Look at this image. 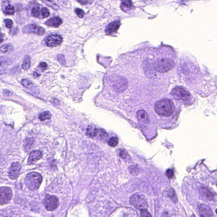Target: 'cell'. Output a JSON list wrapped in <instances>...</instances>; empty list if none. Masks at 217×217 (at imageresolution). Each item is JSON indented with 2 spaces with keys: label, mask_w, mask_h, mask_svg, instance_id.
I'll use <instances>...</instances> for the list:
<instances>
[{
  "label": "cell",
  "mask_w": 217,
  "mask_h": 217,
  "mask_svg": "<svg viewBox=\"0 0 217 217\" xmlns=\"http://www.w3.org/2000/svg\"><path fill=\"white\" fill-rule=\"evenodd\" d=\"M63 41L62 36L59 35H50L46 41V44L49 47H54L60 46Z\"/></svg>",
  "instance_id": "obj_10"
},
{
  "label": "cell",
  "mask_w": 217,
  "mask_h": 217,
  "mask_svg": "<svg viewBox=\"0 0 217 217\" xmlns=\"http://www.w3.org/2000/svg\"><path fill=\"white\" fill-rule=\"evenodd\" d=\"M130 202L132 205L141 210L147 208V203L144 197L140 195H134L131 198Z\"/></svg>",
  "instance_id": "obj_7"
},
{
  "label": "cell",
  "mask_w": 217,
  "mask_h": 217,
  "mask_svg": "<svg viewBox=\"0 0 217 217\" xmlns=\"http://www.w3.org/2000/svg\"><path fill=\"white\" fill-rule=\"evenodd\" d=\"M52 102L56 104H59L60 103V101L55 98H53L52 100Z\"/></svg>",
  "instance_id": "obj_38"
},
{
  "label": "cell",
  "mask_w": 217,
  "mask_h": 217,
  "mask_svg": "<svg viewBox=\"0 0 217 217\" xmlns=\"http://www.w3.org/2000/svg\"><path fill=\"white\" fill-rule=\"evenodd\" d=\"M21 165L18 162L13 163L9 170V176L11 179L15 180L18 176L21 170Z\"/></svg>",
  "instance_id": "obj_12"
},
{
  "label": "cell",
  "mask_w": 217,
  "mask_h": 217,
  "mask_svg": "<svg viewBox=\"0 0 217 217\" xmlns=\"http://www.w3.org/2000/svg\"><path fill=\"white\" fill-rule=\"evenodd\" d=\"M22 30L24 33H33L39 35H42L45 33V30L43 27L35 24L27 25L23 27Z\"/></svg>",
  "instance_id": "obj_8"
},
{
  "label": "cell",
  "mask_w": 217,
  "mask_h": 217,
  "mask_svg": "<svg viewBox=\"0 0 217 217\" xmlns=\"http://www.w3.org/2000/svg\"><path fill=\"white\" fill-rule=\"evenodd\" d=\"M34 75L35 76V77H39V76H40V74H38V73H37V72H34Z\"/></svg>",
  "instance_id": "obj_39"
},
{
  "label": "cell",
  "mask_w": 217,
  "mask_h": 217,
  "mask_svg": "<svg viewBox=\"0 0 217 217\" xmlns=\"http://www.w3.org/2000/svg\"><path fill=\"white\" fill-rule=\"evenodd\" d=\"M87 135L92 138L98 137L99 138L104 139L107 137V134L104 131L92 127H89L87 128Z\"/></svg>",
  "instance_id": "obj_11"
},
{
  "label": "cell",
  "mask_w": 217,
  "mask_h": 217,
  "mask_svg": "<svg viewBox=\"0 0 217 217\" xmlns=\"http://www.w3.org/2000/svg\"><path fill=\"white\" fill-rule=\"evenodd\" d=\"M63 20L59 17H54L45 22V25L48 27L57 28L63 24Z\"/></svg>",
  "instance_id": "obj_15"
},
{
  "label": "cell",
  "mask_w": 217,
  "mask_h": 217,
  "mask_svg": "<svg viewBox=\"0 0 217 217\" xmlns=\"http://www.w3.org/2000/svg\"><path fill=\"white\" fill-rule=\"evenodd\" d=\"M141 215L143 217L151 216V215L149 213L146 211L145 210H142Z\"/></svg>",
  "instance_id": "obj_34"
},
{
  "label": "cell",
  "mask_w": 217,
  "mask_h": 217,
  "mask_svg": "<svg viewBox=\"0 0 217 217\" xmlns=\"http://www.w3.org/2000/svg\"><path fill=\"white\" fill-rule=\"evenodd\" d=\"M41 13L44 18H46L50 16V12L49 10L46 7H44L41 9Z\"/></svg>",
  "instance_id": "obj_28"
},
{
  "label": "cell",
  "mask_w": 217,
  "mask_h": 217,
  "mask_svg": "<svg viewBox=\"0 0 217 217\" xmlns=\"http://www.w3.org/2000/svg\"><path fill=\"white\" fill-rule=\"evenodd\" d=\"M39 118L41 121L48 120L51 119L52 114L49 111H45L40 114Z\"/></svg>",
  "instance_id": "obj_21"
},
{
  "label": "cell",
  "mask_w": 217,
  "mask_h": 217,
  "mask_svg": "<svg viewBox=\"0 0 217 217\" xmlns=\"http://www.w3.org/2000/svg\"><path fill=\"white\" fill-rule=\"evenodd\" d=\"M43 178L42 176L38 173L30 172L25 178V183L29 189L32 191L38 190L42 183Z\"/></svg>",
  "instance_id": "obj_3"
},
{
  "label": "cell",
  "mask_w": 217,
  "mask_h": 217,
  "mask_svg": "<svg viewBox=\"0 0 217 217\" xmlns=\"http://www.w3.org/2000/svg\"><path fill=\"white\" fill-rule=\"evenodd\" d=\"M199 212L201 217H212L213 216L211 210L208 206L204 204L199 206Z\"/></svg>",
  "instance_id": "obj_14"
},
{
  "label": "cell",
  "mask_w": 217,
  "mask_h": 217,
  "mask_svg": "<svg viewBox=\"0 0 217 217\" xmlns=\"http://www.w3.org/2000/svg\"><path fill=\"white\" fill-rule=\"evenodd\" d=\"M171 95L186 104L191 103L192 97L190 92L182 87H176L171 91Z\"/></svg>",
  "instance_id": "obj_4"
},
{
  "label": "cell",
  "mask_w": 217,
  "mask_h": 217,
  "mask_svg": "<svg viewBox=\"0 0 217 217\" xmlns=\"http://www.w3.org/2000/svg\"><path fill=\"white\" fill-rule=\"evenodd\" d=\"M170 197L174 201V202H176L177 201V198L176 196L175 193L174 191L172 189H170L169 192Z\"/></svg>",
  "instance_id": "obj_31"
},
{
  "label": "cell",
  "mask_w": 217,
  "mask_h": 217,
  "mask_svg": "<svg viewBox=\"0 0 217 217\" xmlns=\"http://www.w3.org/2000/svg\"><path fill=\"white\" fill-rule=\"evenodd\" d=\"M41 1L47 6L52 8L55 10H58L60 9V6L58 5L57 3H55L54 0H41Z\"/></svg>",
  "instance_id": "obj_19"
},
{
  "label": "cell",
  "mask_w": 217,
  "mask_h": 217,
  "mask_svg": "<svg viewBox=\"0 0 217 217\" xmlns=\"http://www.w3.org/2000/svg\"><path fill=\"white\" fill-rule=\"evenodd\" d=\"M3 93H4V95H6V96H11L13 95V92L7 90H4Z\"/></svg>",
  "instance_id": "obj_35"
},
{
  "label": "cell",
  "mask_w": 217,
  "mask_h": 217,
  "mask_svg": "<svg viewBox=\"0 0 217 217\" xmlns=\"http://www.w3.org/2000/svg\"><path fill=\"white\" fill-rule=\"evenodd\" d=\"M112 88L117 92H123L127 87V81L121 76H117L112 82Z\"/></svg>",
  "instance_id": "obj_6"
},
{
  "label": "cell",
  "mask_w": 217,
  "mask_h": 217,
  "mask_svg": "<svg viewBox=\"0 0 217 217\" xmlns=\"http://www.w3.org/2000/svg\"><path fill=\"white\" fill-rule=\"evenodd\" d=\"M118 140L116 137H112L108 141V144L111 147H115L118 144Z\"/></svg>",
  "instance_id": "obj_26"
},
{
  "label": "cell",
  "mask_w": 217,
  "mask_h": 217,
  "mask_svg": "<svg viewBox=\"0 0 217 217\" xmlns=\"http://www.w3.org/2000/svg\"><path fill=\"white\" fill-rule=\"evenodd\" d=\"M32 14L33 16L38 18L40 15V8L38 6L33 7L32 10Z\"/></svg>",
  "instance_id": "obj_25"
},
{
  "label": "cell",
  "mask_w": 217,
  "mask_h": 217,
  "mask_svg": "<svg viewBox=\"0 0 217 217\" xmlns=\"http://www.w3.org/2000/svg\"><path fill=\"white\" fill-rule=\"evenodd\" d=\"M155 110L159 115L169 117L176 112V107L171 100L164 99L156 102L155 105Z\"/></svg>",
  "instance_id": "obj_2"
},
{
  "label": "cell",
  "mask_w": 217,
  "mask_h": 217,
  "mask_svg": "<svg viewBox=\"0 0 217 217\" xmlns=\"http://www.w3.org/2000/svg\"><path fill=\"white\" fill-rule=\"evenodd\" d=\"M3 12L6 15H13L15 13V9L14 7L12 5L9 4L6 6Z\"/></svg>",
  "instance_id": "obj_20"
},
{
  "label": "cell",
  "mask_w": 217,
  "mask_h": 217,
  "mask_svg": "<svg viewBox=\"0 0 217 217\" xmlns=\"http://www.w3.org/2000/svg\"><path fill=\"white\" fill-rule=\"evenodd\" d=\"M42 153L40 151H33L31 152L28 158V164L32 165L35 163L38 160L42 158Z\"/></svg>",
  "instance_id": "obj_13"
},
{
  "label": "cell",
  "mask_w": 217,
  "mask_h": 217,
  "mask_svg": "<svg viewBox=\"0 0 217 217\" xmlns=\"http://www.w3.org/2000/svg\"><path fill=\"white\" fill-rule=\"evenodd\" d=\"M74 11H75V13H76L77 16L79 18H83L84 16V15H85V13H84V11L83 10H81V9L76 8L74 10Z\"/></svg>",
  "instance_id": "obj_29"
},
{
  "label": "cell",
  "mask_w": 217,
  "mask_h": 217,
  "mask_svg": "<svg viewBox=\"0 0 217 217\" xmlns=\"http://www.w3.org/2000/svg\"><path fill=\"white\" fill-rule=\"evenodd\" d=\"M121 4H122V5L125 7L131 8L133 5L131 0H122Z\"/></svg>",
  "instance_id": "obj_27"
},
{
  "label": "cell",
  "mask_w": 217,
  "mask_h": 217,
  "mask_svg": "<svg viewBox=\"0 0 217 217\" xmlns=\"http://www.w3.org/2000/svg\"><path fill=\"white\" fill-rule=\"evenodd\" d=\"M44 204L47 210L53 211L59 207V201L56 196L47 195L44 199Z\"/></svg>",
  "instance_id": "obj_5"
},
{
  "label": "cell",
  "mask_w": 217,
  "mask_h": 217,
  "mask_svg": "<svg viewBox=\"0 0 217 217\" xmlns=\"http://www.w3.org/2000/svg\"><path fill=\"white\" fill-rule=\"evenodd\" d=\"M175 65L174 60L170 58H163L148 65V70H154L160 73H165L171 70Z\"/></svg>",
  "instance_id": "obj_1"
},
{
  "label": "cell",
  "mask_w": 217,
  "mask_h": 217,
  "mask_svg": "<svg viewBox=\"0 0 217 217\" xmlns=\"http://www.w3.org/2000/svg\"><path fill=\"white\" fill-rule=\"evenodd\" d=\"M216 213L217 214V209H216Z\"/></svg>",
  "instance_id": "obj_40"
},
{
  "label": "cell",
  "mask_w": 217,
  "mask_h": 217,
  "mask_svg": "<svg viewBox=\"0 0 217 217\" xmlns=\"http://www.w3.org/2000/svg\"><path fill=\"white\" fill-rule=\"evenodd\" d=\"M4 21L6 27L7 28L10 29V28H11L12 27H13V21H12L11 19H5Z\"/></svg>",
  "instance_id": "obj_30"
},
{
  "label": "cell",
  "mask_w": 217,
  "mask_h": 217,
  "mask_svg": "<svg viewBox=\"0 0 217 217\" xmlns=\"http://www.w3.org/2000/svg\"><path fill=\"white\" fill-rule=\"evenodd\" d=\"M30 66V57L27 56L25 58L23 62V64H22V68L24 70H28Z\"/></svg>",
  "instance_id": "obj_22"
},
{
  "label": "cell",
  "mask_w": 217,
  "mask_h": 217,
  "mask_svg": "<svg viewBox=\"0 0 217 217\" xmlns=\"http://www.w3.org/2000/svg\"><path fill=\"white\" fill-rule=\"evenodd\" d=\"M13 49V47L10 44H4L1 46V53H6L11 51Z\"/></svg>",
  "instance_id": "obj_24"
},
{
  "label": "cell",
  "mask_w": 217,
  "mask_h": 217,
  "mask_svg": "<svg viewBox=\"0 0 217 217\" xmlns=\"http://www.w3.org/2000/svg\"><path fill=\"white\" fill-rule=\"evenodd\" d=\"M173 170L170 169H169L166 172V175L169 178H171L173 176Z\"/></svg>",
  "instance_id": "obj_33"
},
{
  "label": "cell",
  "mask_w": 217,
  "mask_h": 217,
  "mask_svg": "<svg viewBox=\"0 0 217 217\" xmlns=\"http://www.w3.org/2000/svg\"><path fill=\"white\" fill-rule=\"evenodd\" d=\"M120 21H114L109 24L106 27L105 32L106 35H110L115 31H117L120 27Z\"/></svg>",
  "instance_id": "obj_16"
},
{
  "label": "cell",
  "mask_w": 217,
  "mask_h": 217,
  "mask_svg": "<svg viewBox=\"0 0 217 217\" xmlns=\"http://www.w3.org/2000/svg\"><path fill=\"white\" fill-rule=\"evenodd\" d=\"M137 117L138 121L141 123H147L149 122V116L144 110H139L137 111Z\"/></svg>",
  "instance_id": "obj_17"
},
{
  "label": "cell",
  "mask_w": 217,
  "mask_h": 217,
  "mask_svg": "<svg viewBox=\"0 0 217 217\" xmlns=\"http://www.w3.org/2000/svg\"><path fill=\"white\" fill-rule=\"evenodd\" d=\"M200 191L204 197L209 200H212L214 199V196L211 192L208 190L206 187H202L200 190Z\"/></svg>",
  "instance_id": "obj_18"
},
{
  "label": "cell",
  "mask_w": 217,
  "mask_h": 217,
  "mask_svg": "<svg viewBox=\"0 0 217 217\" xmlns=\"http://www.w3.org/2000/svg\"><path fill=\"white\" fill-rule=\"evenodd\" d=\"M40 66L41 68H44H44H47V65L46 63L41 62V63H40Z\"/></svg>",
  "instance_id": "obj_37"
},
{
  "label": "cell",
  "mask_w": 217,
  "mask_h": 217,
  "mask_svg": "<svg viewBox=\"0 0 217 217\" xmlns=\"http://www.w3.org/2000/svg\"><path fill=\"white\" fill-rule=\"evenodd\" d=\"M58 61L60 62V64L62 65H65L66 64L65 56L62 54H59L58 56Z\"/></svg>",
  "instance_id": "obj_32"
},
{
  "label": "cell",
  "mask_w": 217,
  "mask_h": 217,
  "mask_svg": "<svg viewBox=\"0 0 217 217\" xmlns=\"http://www.w3.org/2000/svg\"><path fill=\"white\" fill-rule=\"evenodd\" d=\"M78 2L82 5L86 4L89 1V0H76Z\"/></svg>",
  "instance_id": "obj_36"
},
{
  "label": "cell",
  "mask_w": 217,
  "mask_h": 217,
  "mask_svg": "<svg viewBox=\"0 0 217 217\" xmlns=\"http://www.w3.org/2000/svg\"><path fill=\"white\" fill-rule=\"evenodd\" d=\"M13 196L12 190L10 188L2 187L1 188V205L7 204L11 199Z\"/></svg>",
  "instance_id": "obj_9"
},
{
  "label": "cell",
  "mask_w": 217,
  "mask_h": 217,
  "mask_svg": "<svg viewBox=\"0 0 217 217\" xmlns=\"http://www.w3.org/2000/svg\"><path fill=\"white\" fill-rule=\"evenodd\" d=\"M21 83L23 86L27 87L28 89H32L33 87H34V85H33L32 83L28 79H22Z\"/></svg>",
  "instance_id": "obj_23"
}]
</instances>
